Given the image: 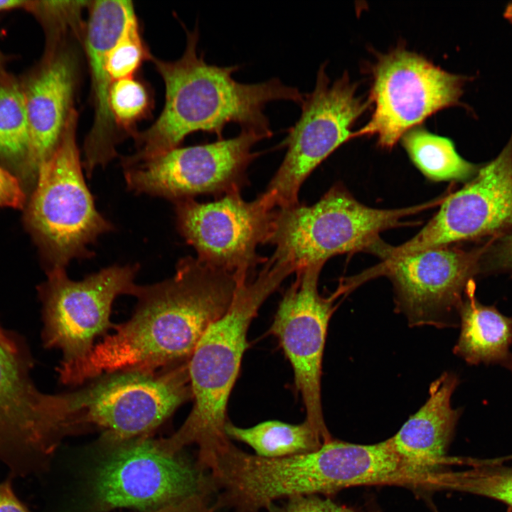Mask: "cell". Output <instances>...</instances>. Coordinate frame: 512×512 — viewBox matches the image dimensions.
<instances>
[{"label":"cell","instance_id":"18","mask_svg":"<svg viewBox=\"0 0 512 512\" xmlns=\"http://www.w3.org/2000/svg\"><path fill=\"white\" fill-rule=\"evenodd\" d=\"M31 137V176L56 150L62 139L78 84V62L65 40L46 43L38 63L19 77Z\"/></svg>","mask_w":512,"mask_h":512},{"label":"cell","instance_id":"14","mask_svg":"<svg viewBox=\"0 0 512 512\" xmlns=\"http://www.w3.org/2000/svg\"><path fill=\"white\" fill-rule=\"evenodd\" d=\"M348 75L331 82L323 64L315 87L304 95L302 113L285 141L287 150L265 191L277 208L299 203V189L309 174L345 142L370 102L356 95Z\"/></svg>","mask_w":512,"mask_h":512},{"label":"cell","instance_id":"15","mask_svg":"<svg viewBox=\"0 0 512 512\" xmlns=\"http://www.w3.org/2000/svg\"><path fill=\"white\" fill-rule=\"evenodd\" d=\"M322 265L295 272L279 304L270 333L277 339L293 370L294 385L305 407L306 420L324 442L331 439L321 407V365L329 322L336 291L321 296L318 282Z\"/></svg>","mask_w":512,"mask_h":512},{"label":"cell","instance_id":"12","mask_svg":"<svg viewBox=\"0 0 512 512\" xmlns=\"http://www.w3.org/2000/svg\"><path fill=\"white\" fill-rule=\"evenodd\" d=\"M174 203L177 229L203 264L241 279L267 260L257 247L268 243L273 229L277 207L268 193L251 201L233 192L208 203L187 198Z\"/></svg>","mask_w":512,"mask_h":512},{"label":"cell","instance_id":"31","mask_svg":"<svg viewBox=\"0 0 512 512\" xmlns=\"http://www.w3.org/2000/svg\"><path fill=\"white\" fill-rule=\"evenodd\" d=\"M214 495L200 494L148 512H215Z\"/></svg>","mask_w":512,"mask_h":512},{"label":"cell","instance_id":"22","mask_svg":"<svg viewBox=\"0 0 512 512\" xmlns=\"http://www.w3.org/2000/svg\"><path fill=\"white\" fill-rule=\"evenodd\" d=\"M225 433L230 439L250 446L257 456L268 459L308 453L318 449L323 444L320 436L306 420L296 425L268 420L248 428L228 422Z\"/></svg>","mask_w":512,"mask_h":512},{"label":"cell","instance_id":"21","mask_svg":"<svg viewBox=\"0 0 512 512\" xmlns=\"http://www.w3.org/2000/svg\"><path fill=\"white\" fill-rule=\"evenodd\" d=\"M460 334L454 353L469 365H498L512 373V317L482 304L471 281L458 309Z\"/></svg>","mask_w":512,"mask_h":512},{"label":"cell","instance_id":"4","mask_svg":"<svg viewBox=\"0 0 512 512\" xmlns=\"http://www.w3.org/2000/svg\"><path fill=\"white\" fill-rule=\"evenodd\" d=\"M78 119L73 109L59 145L38 171L24 208V223L46 272L92 257L89 246L114 229L97 210L85 181L76 141Z\"/></svg>","mask_w":512,"mask_h":512},{"label":"cell","instance_id":"23","mask_svg":"<svg viewBox=\"0 0 512 512\" xmlns=\"http://www.w3.org/2000/svg\"><path fill=\"white\" fill-rule=\"evenodd\" d=\"M31 137L19 77L0 78V164L31 176Z\"/></svg>","mask_w":512,"mask_h":512},{"label":"cell","instance_id":"25","mask_svg":"<svg viewBox=\"0 0 512 512\" xmlns=\"http://www.w3.org/2000/svg\"><path fill=\"white\" fill-rule=\"evenodd\" d=\"M468 462L470 467L466 470L439 473L436 483L495 499L512 508V456Z\"/></svg>","mask_w":512,"mask_h":512},{"label":"cell","instance_id":"13","mask_svg":"<svg viewBox=\"0 0 512 512\" xmlns=\"http://www.w3.org/2000/svg\"><path fill=\"white\" fill-rule=\"evenodd\" d=\"M269 137L241 129L230 139L187 147H177L124 169L127 188L173 203L199 195L216 198L240 192L246 171L258 156L252 147Z\"/></svg>","mask_w":512,"mask_h":512},{"label":"cell","instance_id":"32","mask_svg":"<svg viewBox=\"0 0 512 512\" xmlns=\"http://www.w3.org/2000/svg\"><path fill=\"white\" fill-rule=\"evenodd\" d=\"M0 512H31L16 496L11 477L0 483Z\"/></svg>","mask_w":512,"mask_h":512},{"label":"cell","instance_id":"24","mask_svg":"<svg viewBox=\"0 0 512 512\" xmlns=\"http://www.w3.org/2000/svg\"><path fill=\"white\" fill-rule=\"evenodd\" d=\"M400 140L412 161L430 180L463 181L477 173V166L461 157L447 137L417 126Z\"/></svg>","mask_w":512,"mask_h":512},{"label":"cell","instance_id":"19","mask_svg":"<svg viewBox=\"0 0 512 512\" xmlns=\"http://www.w3.org/2000/svg\"><path fill=\"white\" fill-rule=\"evenodd\" d=\"M88 9L84 36L95 113L84 142L82 163L90 178L95 169L105 167L117 156L120 135L109 105L113 82L106 69V59L110 49L137 16L130 1H94L90 2Z\"/></svg>","mask_w":512,"mask_h":512},{"label":"cell","instance_id":"9","mask_svg":"<svg viewBox=\"0 0 512 512\" xmlns=\"http://www.w3.org/2000/svg\"><path fill=\"white\" fill-rule=\"evenodd\" d=\"M188 363L154 371H117L90 380L69 393L79 425L121 439L149 436L192 399Z\"/></svg>","mask_w":512,"mask_h":512},{"label":"cell","instance_id":"20","mask_svg":"<svg viewBox=\"0 0 512 512\" xmlns=\"http://www.w3.org/2000/svg\"><path fill=\"white\" fill-rule=\"evenodd\" d=\"M459 380L446 372L432 383L426 402L404 423L389 442L399 457L407 483H425L446 462L461 409L451 404Z\"/></svg>","mask_w":512,"mask_h":512},{"label":"cell","instance_id":"6","mask_svg":"<svg viewBox=\"0 0 512 512\" xmlns=\"http://www.w3.org/2000/svg\"><path fill=\"white\" fill-rule=\"evenodd\" d=\"M440 202L438 198L404 208L378 209L361 203L341 186H334L311 206L299 203L277 209L268 241L275 247L270 259L295 273L323 266L339 254L374 252L382 243L381 232L404 225L403 218Z\"/></svg>","mask_w":512,"mask_h":512},{"label":"cell","instance_id":"27","mask_svg":"<svg viewBox=\"0 0 512 512\" xmlns=\"http://www.w3.org/2000/svg\"><path fill=\"white\" fill-rule=\"evenodd\" d=\"M146 87L133 77L114 81L109 94V105L118 129L133 134V127L145 117L151 106Z\"/></svg>","mask_w":512,"mask_h":512},{"label":"cell","instance_id":"29","mask_svg":"<svg viewBox=\"0 0 512 512\" xmlns=\"http://www.w3.org/2000/svg\"><path fill=\"white\" fill-rule=\"evenodd\" d=\"M284 502L272 503L266 512H354L351 508L337 504L318 495L295 496Z\"/></svg>","mask_w":512,"mask_h":512},{"label":"cell","instance_id":"28","mask_svg":"<svg viewBox=\"0 0 512 512\" xmlns=\"http://www.w3.org/2000/svg\"><path fill=\"white\" fill-rule=\"evenodd\" d=\"M151 58L139 31L137 18L126 26L121 36L110 49L106 69L112 82L133 77L143 62Z\"/></svg>","mask_w":512,"mask_h":512},{"label":"cell","instance_id":"11","mask_svg":"<svg viewBox=\"0 0 512 512\" xmlns=\"http://www.w3.org/2000/svg\"><path fill=\"white\" fill-rule=\"evenodd\" d=\"M466 80L403 48L381 55L373 68V114L352 138L375 135L382 148H393L432 114L459 104Z\"/></svg>","mask_w":512,"mask_h":512},{"label":"cell","instance_id":"35","mask_svg":"<svg viewBox=\"0 0 512 512\" xmlns=\"http://www.w3.org/2000/svg\"><path fill=\"white\" fill-rule=\"evenodd\" d=\"M1 36V32H0ZM10 58L8 57L0 48V78L4 77L9 73L7 71V64Z\"/></svg>","mask_w":512,"mask_h":512},{"label":"cell","instance_id":"34","mask_svg":"<svg viewBox=\"0 0 512 512\" xmlns=\"http://www.w3.org/2000/svg\"><path fill=\"white\" fill-rule=\"evenodd\" d=\"M31 0H0V13L14 10L26 11Z\"/></svg>","mask_w":512,"mask_h":512},{"label":"cell","instance_id":"5","mask_svg":"<svg viewBox=\"0 0 512 512\" xmlns=\"http://www.w3.org/2000/svg\"><path fill=\"white\" fill-rule=\"evenodd\" d=\"M90 473L85 512L122 507L153 511L191 496L214 495L210 474L159 439H121L103 433Z\"/></svg>","mask_w":512,"mask_h":512},{"label":"cell","instance_id":"36","mask_svg":"<svg viewBox=\"0 0 512 512\" xmlns=\"http://www.w3.org/2000/svg\"><path fill=\"white\" fill-rule=\"evenodd\" d=\"M14 335L4 331L0 326V341H9V340L11 339L14 337Z\"/></svg>","mask_w":512,"mask_h":512},{"label":"cell","instance_id":"2","mask_svg":"<svg viewBox=\"0 0 512 512\" xmlns=\"http://www.w3.org/2000/svg\"><path fill=\"white\" fill-rule=\"evenodd\" d=\"M186 33V47L179 59L164 61L151 56L164 83V105L148 129L134 134L137 151L122 159L123 167L177 148L196 132L213 133L223 139V129L230 122L270 137L272 133L265 105L279 100L301 105L304 100V94L277 78L255 84L237 82L232 75L238 65L207 63L197 53L198 28Z\"/></svg>","mask_w":512,"mask_h":512},{"label":"cell","instance_id":"8","mask_svg":"<svg viewBox=\"0 0 512 512\" xmlns=\"http://www.w3.org/2000/svg\"><path fill=\"white\" fill-rule=\"evenodd\" d=\"M246 479L253 500L267 507L295 496L403 483L405 474L388 439L357 444L331 439L308 453L277 459L255 456L248 463Z\"/></svg>","mask_w":512,"mask_h":512},{"label":"cell","instance_id":"3","mask_svg":"<svg viewBox=\"0 0 512 512\" xmlns=\"http://www.w3.org/2000/svg\"><path fill=\"white\" fill-rule=\"evenodd\" d=\"M289 275L280 266L265 262L254 276L238 280L225 314L207 329L189 360L193 407L181 427L162 439L171 452L198 447L203 458L230 439L225 433L227 408L247 347L249 326L260 307Z\"/></svg>","mask_w":512,"mask_h":512},{"label":"cell","instance_id":"16","mask_svg":"<svg viewBox=\"0 0 512 512\" xmlns=\"http://www.w3.org/2000/svg\"><path fill=\"white\" fill-rule=\"evenodd\" d=\"M477 261L474 252L440 246L384 258L361 279L388 277L397 308L411 326L457 325L458 309Z\"/></svg>","mask_w":512,"mask_h":512},{"label":"cell","instance_id":"37","mask_svg":"<svg viewBox=\"0 0 512 512\" xmlns=\"http://www.w3.org/2000/svg\"><path fill=\"white\" fill-rule=\"evenodd\" d=\"M503 16L506 19L512 22V2L506 6Z\"/></svg>","mask_w":512,"mask_h":512},{"label":"cell","instance_id":"7","mask_svg":"<svg viewBox=\"0 0 512 512\" xmlns=\"http://www.w3.org/2000/svg\"><path fill=\"white\" fill-rule=\"evenodd\" d=\"M32 366L16 336L0 341V460L20 476L46 469L62 439L81 432L69 393L39 391Z\"/></svg>","mask_w":512,"mask_h":512},{"label":"cell","instance_id":"1","mask_svg":"<svg viewBox=\"0 0 512 512\" xmlns=\"http://www.w3.org/2000/svg\"><path fill=\"white\" fill-rule=\"evenodd\" d=\"M237 284L231 273L181 258L171 277L138 285L131 318L114 324L82 360L58 366L59 380L78 385L117 371H154L189 362L203 335L229 309Z\"/></svg>","mask_w":512,"mask_h":512},{"label":"cell","instance_id":"30","mask_svg":"<svg viewBox=\"0 0 512 512\" xmlns=\"http://www.w3.org/2000/svg\"><path fill=\"white\" fill-rule=\"evenodd\" d=\"M26 196L19 178L0 164V208L23 209Z\"/></svg>","mask_w":512,"mask_h":512},{"label":"cell","instance_id":"10","mask_svg":"<svg viewBox=\"0 0 512 512\" xmlns=\"http://www.w3.org/2000/svg\"><path fill=\"white\" fill-rule=\"evenodd\" d=\"M139 268L137 264L114 265L80 281L71 279L64 268L46 272V280L38 287L43 306L42 339L46 348L61 351L59 366L82 360L96 338L113 328L114 301L119 295L134 296Z\"/></svg>","mask_w":512,"mask_h":512},{"label":"cell","instance_id":"33","mask_svg":"<svg viewBox=\"0 0 512 512\" xmlns=\"http://www.w3.org/2000/svg\"><path fill=\"white\" fill-rule=\"evenodd\" d=\"M498 262L505 266L512 267V234L504 239L497 252Z\"/></svg>","mask_w":512,"mask_h":512},{"label":"cell","instance_id":"17","mask_svg":"<svg viewBox=\"0 0 512 512\" xmlns=\"http://www.w3.org/2000/svg\"><path fill=\"white\" fill-rule=\"evenodd\" d=\"M512 226V134L498 156L460 190L445 197L439 211L412 238L387 245L395 257L493 233Z\"/></svg>","mask_w":512,"mask_h":512},{"label":"cell","instance_id":"26","mask_svg":"<svg viewBox=\"0 0 512 512\" xmlns=\"http://www.w3.org/2000/svg\"><path fill=\"white\" fill-rule=\"evenodd\" d=\"M88 1H31L26 11L43 26L46 43L65 40L69 33L80 37L83 23L82 14Z\"/></svg>","mask_w":512,"mask_h":512}]
</instances>
